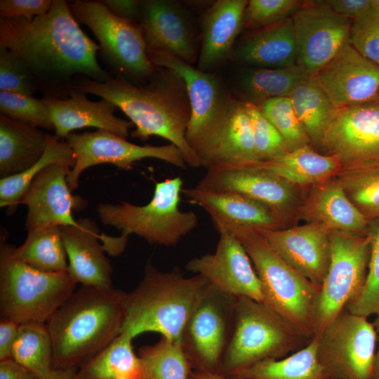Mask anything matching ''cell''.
Segmentation results:
<instances>
[{
	"label": "cell",
	"mask_w": 379,
	"mask_h": 379,
	"mask_svg": "<svg viewBox=\"0 0 379 379\" xmlns=\"http://www.w3.org/2000/svg\"><path fill=\"white\" fill-rule=\"evenodd\" d=\"M371 11L379 15V0H371Z\"/></svg>",
	"instance_id": "6f0895ef"
},
{
	"label": "cell",
	"mask_w": 379,
	"mask_h": 379,
	"mask_svg": "<svg viewBox=\"0 0 379 379\" xmlns=\"http://www.w3.org/2000/svg\"><path fill=\"white\" fill-rule=\"evenodd\" d=\"M249 164L269 171L295 186L319 185L335 178L341 170L335 157L319 154L310 145L288 151L272 161Z\"/></svg>",
	"instance_id": "4dcf8cb0"
},
{
	"label": "cell",
	"mask_w": 379,
	"mask_h": 379,
	"mask_svg": "<svg viewBox=\"0 0 379 379\" xmlns=\"http://www.w3.org/2000/svg\"><path fill=\"white\" fill-rule=\"evenodd\" d=\"M375 102L379 104V93H378V97H377V98L375 100Z\"/></svg>",
	"instance_id": "680465c9"
},
{
	"label": "cell",
	"mask_w": 379,
	"mask_h": 379,
	"mask_svg": "<svg viewBox=\"0 0 379 379\" xmlns=\"http://www.w3.org/2000/svg\"><path fill=\"white\" fill-rule=\"evenodd\" d=\"M20 323L10 318L0 320V361L11 358L14 343L18 336Z\"/></svg>",
	"instance_id": "f907efd6"
},
{
	"label": "cell",
	"mask_w": 379,
	"mask_h": 379,
	"mask_svg": "<svg viewBox=\"0 0 379 379\" xmlns=\"http://www.w3.org/2000/svg\"><path fill=\"white\" fill-rule=\"evenodd\" d=\"M288 265L321 287L331 262L330 231L317 222L256 230Z\"/></svg>",
	"instance_id": "ffe728a7"
},
{
	"label": "cell",
	"mask_w": 379,
	"mask_h": 379,
	"mask_svg": "<svg viewBox=\"0 0 379 379\" xmlns=\"http://www.w3.org/2000/svg\"><path fill=\"white\" fill-rule=\"evenodd\" d=\"M320 146L338 160L341 170L379 166V104L338 109Z\"/></svg>",
	"instance_id": "9a60e30c"
},
{
	"label": "cell",
	"mask_w": 379,
	"mask_h": 379,
	"mask_svg": "<svg viewBox=\"0 0 379 379\" xmlns=\"http://www.w3.org/2000/svg\"><path fill=\"white\" fill-rule=\"evenodd\" d=\"M147 53L154 66L172 72L184 83L190 106L186 139L203 166L225 122L233 98L208 72L161 50L147 48Z\"/></svg>",
	"instance_id": "9c48e42d"
},
{
	"label": "cell",
	"mask_w": 379,
	"mask_h": 379,
	"mask_svg": "<svg viewBox=\"0 0 379 379\" xmlns=\"http://www.w3.org/2000/svg\"><path fill=\"white\" fill-rule=\"evenodd\" d=\"M66 142L73 149L76 163L67 175L72 191L79 187V179L86 168L100 164H111L128 170L136 161L154 158L185 169L187 164L181 151L174 145H138L125 138L104 130L83 133H71Z\"/></svg>",
	"instance_id": "5bb4252c"
},
{
	"label": "cell",
	"mask_w": 379,
	"mask_h": 379,
	"mask_svg": "<svg viewBox=\"0 0 379 379\" xmlns=\"http://www.w3.org/2000/svg\"><path fill=\"white\" fill-rule=\"evenodd\" d=\"M74 80V90L99 96L119 108L135 126L133 138L143 141L152 135L161 137L181 151L190 166H202L186 139L190 106L183 95L159 84L138 87L120 76L109 77L104 82L86 77Z\"/></svg>",
	"instance_id": "3957f363"
},
{
	"label": "cell",
	"mask_w": 379,
	"mask_h": 379,
	"mask_svg": "<svg viewBox=\"0 0 379 379\" xmlns=\"http://www.w3.org/2000/svg\"><path fill=\"white\" fill-rule=\"evenodd\" d=\"M37 90L35 78L25 62L0 46V91L33 96Z\"/></svg>",
	"instance_id": "bcb514c9"
},
{
	"label": "cell",
	"mask_w": 379,
	"mask_h": 379,
	"mask_svg": "<svg viewBox=\"0 0 379 379\" xmlns=\"http://www.w3.org/2000/svg\"><path fill=\"white\" fill-rule=\"evenodd\" d=\"M196 187L246 196L269 208L283 223L298 204L295 185L249 164L211 166Z\"/></svg>",
	"instance_id": "e0dca14e"
},
{
	"label": "cell",
	"mask_w": 379,
	"mask_h": 379,
	"mask_svg": "<svg viewBox=\"0 0 379 379\" xmlns=\"http://www.w3.org/2000/svg\"><path fill=\"white\" fill-rule=\"evenodd\" d=\"M53 0H1L0 16L3 18H23L32 21L47 13Z\"/></svg>",
	"instance_id": "c3c4849f"
},
{
	"label": "cell",
	"mask_w": 379,
	"mask_h": 379,
	"mask_svg": "<svg viewBox=\"0 0 379 379\" xmlns=\"http://www.w3.org/2000/svg\"><path fill=\"white\" fill-rule=\"evenodd\" d=\"M367 318L344 309L314 335L317 359L330 379H373L377 335Z\"/></svg>",
	"instance_id": "30bf717a"
},
{
	"label": "cell",
	"mask_w": 379,
	"mask_h": 379,
	"mask_svg": "<svg viewBox=\"0 0 379 379\" xmlns=\"http://www.w3.org/2000/svg\"><path fill=\"white\" fill-rule=\"evenodd\" d=\"M367 236L370 254L365 283L359 295L345 308L366 317L379 314V218L369 221Z\"/></svg>",
	"instance_id": "60d3db41"
},
{
	"label": "cell",
	"mask_w": 379,
	"mask_h": 379,
	"mask_svg": "<svg viewBox=\"0 0 379 379\" xmlns=\"http://www.w3.org/2000/svg\"><path fill=\"white\" fill-rule=\"evenodd\" d=\"M27 232L24 243L13 246L18 258L39 270L67 272V256L60 227H39Z\"/></svg>",
	"instance_id": "e575fe53"
},
{
	"label": "cell",
	"mask_w": 379,
	"mask_h": 379,
	"mask_svg": "<svg viewBox=\"0 0 379 379\" xmlns=\"http://www.w3.org/2000/svg\"><path fill=\"white\" fill-rule=\"evenodd\" d=\"M349 43L379 66V15L371 11L352 22Z\"/></svg>",
	"instance_id": "7dc6e473"
},
{
	"label": "cell",
	"mask_w": 379,
	"mask_h": 379,
	"mask_svg": "<svg viewBox=\"0 0 379 379\" xmlns=\"http://www.w3.org/2000/svg\"><path fill=\"white\" fill-rule=\"evenodd\" d=\"M217 230L220 238L215 252L190 260L187 270L227 294L265 302L260 281L242 244L231 231Z\"/></svg>",
	"instance_id": "ac0fdd59"
},
{
	"label": "cell",
	"mask_w": 379,
	"mask_h": 379,
	"mask_svg": "<svg viewBox=\"0 0 379 379\" xmlns=\"http://www.w3.org/2000/svg\"><path fill=\"white\" fill-rule=\"evenodd\" d=\"M102 2L117 17L139 24L140 1L104 0Z\"/></svg>",
	"instance_id": "816d5d0a"
},
{
	"label": "cell",
	"mask_w": 379,
	"mask_h": 379,
	"mask_svg": "<svg viewBox=\"0 0 379 379\" xmlns=\"http://www.w3.org/2000/svg\"><path fill=\"white\" fill-rule=\"evenodd\" d=\"M237 298L206 285L182 334L193 370L219 373L235 321Z\"/></svg>",
	"instance_id": "8fae6325"
},
{
	"label": "cell",
	"mask_w": 379,
	"mask_h": 379,
	"mask_svg": "<svg viewBox=\"0 0 379 379\" xmlns=\"http://www.w3.org/2000/svg\"><path fill=\"white\" fill-rule=\"evenodd\" d=\"M308 222L331 231L366 236L369 220L350 200L335 178L315 185L300 209Z\"/></svg>",
	"instance_id": "484cf974"
},
{
	"label": "cell",
	"mask_w": 379,
	"mask_h": 379,
	"mask_svg": "<svg viewBox=\"0 0 379 379\" xmlns=\"http://www.w3.org/2000/svg\"><path fill=\"white\" fill-rule=\"evenodd\" d=\"M255 161L258 160L250 118L243 101L233 98L225 122L203 166L208 168Z\"/></svg>",
	"instance_id": "f546056e"
},
{
	"label": "cell",
	"mask_w": 379,
	"mask_h": 379,
	"mask_svg": "<svg viewBox=\"0 0 379 379\" xmlns=\"http://www.w3.org/2000/svg\"><path fill=\"white\" fill-rule=\"evenodd\" d=\"M138 355L142 379H189L192 371L180 340L161 336L155 344L140 347Z\"/></svg>",
	"instance_id": "f35d334b"
},
{
	"label": "cell",
	"mask_w": 379,
	"mask_h": 379,
	"mask_svg": "<svg viewBox=\"0 0 379 379\" xmlns=\"http://www.w3.org/2000/svg\"><path fill=\"white\" fill-rule=\"evenodd\" d=\"M72 168L54 164L44 168L33 180L20 204L28 208L27 231L44 226H78L72 211L84 206V200L72 194L67 175Z\"/></svg>",
	"instance_id": "44dd1931"
},
{
	"label": "cell",
	"mask_w": 379,
	"mask_h": 379,
	"mask_svg": "<svg viewBox=\"0 0 379 379\" xmlns=\"http://www.w3.org/2000/svg\"><path fill=\"white\" fill-rule=\"evenodd\" d=\"M328 6L335 13L352 21L371 11V0H326Z\"/></svg>",
	"instance_id": "681fc988"
},
{
	"label": "cell",
	"mask_w": 379,
	"mask_h": 379,
	"mask_svg": "<svg viewBox=\"0 0 379 379\" xmlns=\"http://www.w3.org/2000/svg\"><path fill=\"white\" fill-rule=\"evenodd\" d=\"M68 5L75 20L91 29L104 58L114 69L135 77L153 73L154 67L138 23L117 17L102 1L76 0Z\"/></svg>",
	"instance_id": "7c38bea8"
},
{
	"label": "cell",
	"mask_w": 379,
	"mask_h": 379,
	"mask_svg": "<svg viewBox=\"0 0 379 379\" xmlns=\"http://www.w3.org/2000/svg\"><path fill=\"white\" fill-rule=\"evenodd\" d=\"M246 0H218L202 23V42L197 69L207 72L230 55L241 27Z\"/></svg>",
	"instance_id": "4316f807"
},
{
	"label": "cell",
	"mask_w": 379,
	"mask_h": 379,
	"mask_svg": "<svg viewBox=\"0 0 379 379\" xmlns=\"http://www.w3.org/2000/svg\"><path fill=\"white\" fill-rule=\"evenodd\" d=\"M189 379H242L236 376L224 375L220 373L193 370Z\"/></svg>",
	"instance_id": "11a10c76"
},
{
	"label": "cell",
	"mask_w": 379,
	"mask_h": 379,
	"mask_svg": "<svg viewBox=\"0 0 379 379\" xmlns=\"http://www.w3.org/2000/svg\"><path fill=\"white\" fill-rule=\"evenodd\" d=\"M376 335H377V349L375 359V369L373 379H379V314L376 315L373 321Z\"/></svg>",
	"instance_id": "9f6ffc18"
},
{
	"label": "cell",
	"mask_w": 379,
	"mask_h": 379,
	"mask_svg": "<svg viewBox=\"0 0 379 379\" xmlns=\"http://www.w3.org/2000/svg\"><path fill=\"white\" fill-rule=\"evenodd\" d=\"M258 107L279 132L288 151L310 145V140L297 117L288 96L268 99Z\"/></svg>",
	"instance_id": "b9f144b4"
},
{
	"label": "cell",
	"mask_w": 379,
	"mask_h": 379,
	"mask_svg": "<svg viewBox=\"0 0 379 379\" xmlns=\"http://www.w3.org/2000/svg\"><path fill=\"white\" fill-rule=\"evenodd\" d=\"M297 65L317 74L349 41L352 20L335 13L325 1H303L291 16Z\"/></svg>",
	"instance_id": "2e32d148"
},
{
	"label": "cell",
	"mask_w": 379,
	"mask_h": 379,
	"mask_svg": "<svg viewBox=\"0 0 379 379\" xmlns=\"http://www.w3.org/2000/svg\"><path fill=\"white\" fill-rule=\"evenodd\" d=\"M303 338L266 303L237 298L234 329L219 373L231 375L256 362L284 358Z\"/></svg>",
	"instance_id": "ba28073f"
},
{
	"label": "cell",
	"mask_w": 379,
	"mask_h": 379,
	"mask_svg": "<svg viewBox=\"0 0 379 379\" xmlns=\"http://www.w3.org/2000/svg\"><path fill=\"white\" fill-rule=\"evenodd\" d=\"M76 163L73 149L67 142L59 141L50 135L42 157L27 169L0 180V206L8 213L15 212L33 180L48 166L62 164L72 168Z\"/></svg>",
	"instance_id": "d590c367"
},
{
	"label": "cell",
	"mask_w": 379,
	"mask_h": 379,
	"mask_svg": "<svg viewBox=\"0 0 379 379\" xmlns=\"http://www.w3.org/2000/svg\"><path fill=\"white\" fill-rule=\"evenodd\" d=\"M133 338L122 332L109 345L78 369L79 379H142L140 360Z\"/></svg>",
	"instance_id": "d6a6232c"
},
{
	"label": "cell",
	"mask_w": 379,
	"mask_h": 379,
	"mask_svg": "<svg viewBox=\"0 0 379 379\" xmlns=\"http://www.w3.org/2000/svg\"><path fill=\"white\" fill-rule=\"evenodd\" d=\"M228 230L236 235L249 255L262 285L265 303L302 338L312 339L320 286L284 262L256 230Z\"/></svg>",
	"instance_id": "5b68a950"
},
{
	"label": "cell",
	"mask_w": 379,
	"mask_h": 379,
	"mask_svg": "<svg viewBox=\"0 0 379 379\" xmlns=\"http://www.w3.org/2000/svg\"><path fill=\"white\" fill-rule=\"evenodd\" d=\"M299 0H250L243 18L242 27L259 29L291 18L300 7Z\"/></svg>",
	"instance_id": "f6af8a7d"
},
{
	"label": "cell",
	"mask_w": 379,
	"mask_h": 379,
	"mask_svg": "<svg viewBox=\"0 0 379 379\" xmlns=\"http://www.w3.org/2000/svg\"><path fill=\"white\" fill-rule=\"evenodd\" d=\"M335 178L367 220L379 218V166L340 170Z\"/></svg>",
	"instance_id": "ab89813d"
},
{
	"label": "cell",
	"mask_w": 379,
	"mask_h": 379,
	"mask_svg": "<svg viewBox=\"0 0 379 379\" xmlns=\"http://www.w3.org/2000/svg\"><path fill=\"white\" fill-rule=\"evenodd\" d=\"M0 379H39L12 358L0 361Z\"/></svg>",
	"instance_id": "f5cc1de1"
},
{
	"label": "cell",
	"mask_w": 379,
	"mask_h": 379,
	"mask_svg": "<svg viewBox=\"0 0 379 379\" xmlns=\"http://www.w3.org/2000/svg\"><path fill=\"white\" fill-rule=\"evenodd\" d=\"M126 296L113 286L76 289L46 323L53 369H79L120 335Z\"/></svg>",
	"instance_id": "7a4b0ae2"
},
{
	"label": "cell",
	"mask_w": 379,
	"mask_h": 379,
	"mask_svg": "<svg viewBox=\"0 0 379 379\" xmlns=\"http://www.w3.org/2000/svg\"><path fill=\"white\" fill-rule=\"evenodd\" d=\"M331 262L320 287L314 335L354 300L365 283L370 254L368 236L331 231Z\"/></svg>",
	"instance_id": "4fadbf2b"
},
{
	"label": "cell",
	"mask_w": 379,
	"mask_h": 379,
	"mask_svg": "<svg viewBox=\"0 0 379 379\" xmlns=\"http://www.w3.org/2000/svg\"><path fill=\"white\" fill-rule=\"evenodd\" d=\"M311 77L337 109L374 102L379 93V66L349 41Z\"/></svg>",
	"instance_id": "d6986e66"
},
{
	"label": "cell",
	"mask_w": 379,
	"mask_h": 379,
	"mask_svg": "<svg viewBox=\"0 0 379 379\" xmlns=\"http://www.w3.org/2000/svg\"><path fill=\"white\" fill-rule=\"evenodd\" d=\"M243 104L251 122L258 161H272L288 152L282 136L260 107L248 101Z\"/></svg>",
	"instance_id": "ee69618b"
},
{
	"label": "cell",
	"mask_w": 379,
	"mask_h": 379,
	"mask_svg": "<svg viewBox=\"0 0 379 379\" xmlns=\"http://www.w3.org/2000/svg\"><path fill=\"white\" fill-rule=\"evenodd\" d=\"M42 379H79L78 369L59 368L53 369L51 372Z\"/></svg>",
	"instance_id": "db71d44e"
},
{
	"label": "cell",
	"mask_w": 379,
	"mask_h": 379,
	"mask_svg": "<svg viewBox=\"0 0 379 379\" xmlns=\"http://www.w3.org/2000/svg\"><path fill=\"white\" fill-rule=\"evenodd\" d=\"M147 48L194 62L197 48L192 23L182 8L168 0L140 1L139 20Z\"/></svg>",
	"instance_id": "7402d4cb"
},
{
	"label": "cell",
	"mask_w": 379,
	"mask_h": 379,
	"mask_svg": "<svg viewBox=\"0 0 379 379\" xmlns=\"http://www.w3.org/2000/svg\"><path fill=\"white\" fill-rule=\"evenodd\" d=\"M314 336L304 348L281 359H267L242 368L231 376L242 379H330L317 357Z\"/></svg>",
	"instance_id": "1f68e13d"
},
{
	"label": "cell",
	"mask_w": 379,
	"mask_h": 379,
	"mask_svg": "<svg viewBox=\"0 0 379 379\" xmlns=\"http://www.w3.org/2000/svg\"><path fill=\"white\" fill-rule=\"evenodd\" d=\"M187 201L204 209L216 230H254L281 228L283 222L267 206L246 196L230 192L182 188Z\"/></svg>",
	"instance_id": "603a6c76"
},
{
	"label": "cell",
	"mask_w": 379,
	"mask_h": 379,
	"mask_svg": "<svg viewBox=\"0 0 379 379\" xmlns=\"http://www.w3.org/2000/svg\"><path fill=\"white\" fill-rule=\"evenodd\" d=\"M0 46L25 62L46 97L69 98L75 75L98 82L109 77L97 60L100 46L82 31L64 0H53L50 11L32 21L0 18Z\"/></svg>",
	"instance_id": "6da1fadb"
},
{
	"label": "cell",
	"mask_w": 379,
	"mask_h": 379,
	"mask_svg": "<svg viewBox=\"0 0 379 379\" xmlns=\"http://www.w3.org/2000/svg\"><path fill=\"white\" fill-rule=\"evenodd\" d=\"M183 180L180 176L157 182L152 198L145 205L127 201L117 204H100L98 213L101 222L128 237L136 234L149 244L176 245L197 225L193 211L179 208Z\"/></svg>",
	"instance_id": "52a82bcc"
},
{
	"label": "cell",
	"mask_w": 379,
	"mask_h": 379,
	"mask_svg": "<svg viewBox=\"0 0 379 379\" xmlns=\"http://www.w3.org/2000/svg\"><path fill=\"white\" fill-rule=\"evenodd\" d=\"M11 358L37 378L47 376L53 368V345L46 324H20Z\"/></svg>",
	"instance_id": "8d00e7d4"
},
{
	"label": "cell",
	"mask_w": 379,
	"mask_h": 379,
	"mask_svg": "<svg viewBox=\"0 0 379 379\" xmlns=\"http://www.w3.org/2000/svg\"><path fill=\"white\" fill-rule=\"evenodd\" d=\"M238 61L260 68H283L297 65V49L291 17L255 30L236 48Z\"/></svg>",
	"instance_id": "83f0119b"
},
{
	"label": "cell",
	"mask_w": 379,
	"mask_h": 379,
	"mask_svg": "<svg viewBox=\"0 0 379 379\" xmlns=\"http://www.w3.org/2000/svg\"><path fill=\"white\" fill-rule=\"evenodd\" d=\"M68 272H45L18 258L1 238L0 314L20 324L46 323L77 289Z\"/></svg>",
	"instance_id": "8992f818"
},
{
	"label": "cell",
	"mask_w": 379,
	"mask_h": 379,
	"mask_svg": "<svg viewBox=\"0 0 379 379\" xmlns=\"http://www.w3.org/2000/svg\"><path fill=\"white\" fill-rule=\"evenodd\" d=\"M1 114L47 130H54L49 110L43 98L0 91Z\"/></svg>",
	"instance_id": "7bdbcfd3"
},
{
	"label": "cell",
	"mask_w": 379,
	"mask_h": 379,
	"mask_svg": "<svg viewBox=\"0 0 379 379\" xmlns=\"http://www.w3.org/2000/svg\"><path fill=\"white\" fill-rule=\"evenodd\" d=\"M43 100L58 138H65L74 130L92 127L126 138L133 126L131 121L114 114L117 107L110 101L105 99L91 101L86 93L79 91L73 90L66 99L45 97Z\"/></svg>",
	"instance_id": "cb8c5ba5"
},
{
	"label": "cell",
	"mask_w": 379,
	"mask_h": 379,
	"mask_svg": "<svg viewBox=\"0 0 379 379\" xmlns=\"http://www.w3.org/2000/svg\"><path fill=\"white\" fill-rule=\"evenodd\" d=\"M49 136L38 127L1 114V178L22 172L39 161Z\"/></svg>",
	"instance_id": "f1b7e54d"
},
{
	"label": "cell",
	"mask_w": 379,
	"mask_h": 379,
	"mask_svg": "<svg viewBox=\"0 0 379 379\" xmlns=\"http://www.w3.org/2000/svg\"><path fill=\"white\" fill-rule=\"evenodd\" d=\"M311 77L296 65L283 68H258L247 71L241 78V86L248 102L260 106L265 100L289 96L293 89Z\"/></svg>",
	"instance_id": "74e56055"
},
{
	"label": "cell",
	"mask_w": 379,
	"mask_h": 379,
	"mask_svg": "<svg viewBox=\"0 0 379 379\" xmlns=\"http://www.w3.org/2000/svg\"><path fill=\"white\" fill-rule=\"evenodd\" d=\"M78 226L60 227L67 260V272L81 286L112 287V266L105 256L96 225L89 219H79Z\"/></svg>",
	"instance_id": "d4e9b609"
},
{
	"label": "cell",
	"mask_w": 379,
	"mask_h": 379,
	"mask_svg": "<svg viewBox=\"0 0 379 379\" xmlns=\"http://www.w3.org/2000/svg\"><path fill=\"white\" fill-rule=\"evenodd\" d=\"M288 97L311 143L320 146L338 109L312 77L298 85Z\"/></svg>",
	"instance_id": "836d02e7"
},
{
	"label": "cell",
	"mask_w": 379,
	"mask_h": 379,
	"mask_svg": "<svg viewBox=\"0 0 379 379\" xmlns=\"http://www.w3.org/2000/svg\"><path fill=\"white\" fill-rule=\"evenodd\" d=\"M208 283L200 275L185 277L178 268L161 272L148 262L141 281L127 293L121 333L134 338L156 332L181 340L185 324Z\"/></svg>",
	"instance_id": "277c9868"
}]
</instances>
